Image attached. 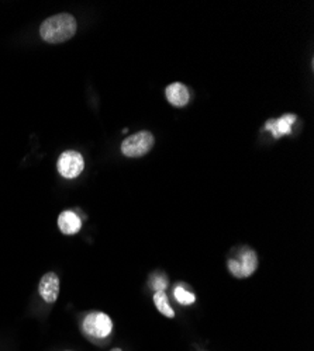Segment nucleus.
Returning a JSON list of instances; mask_svg holds the SVG:
<instances>
[{
	"instance_id": "f257e3e1",
	"label": "nucleus",
	"mask_w": 314,
	"mask_h": 351,
	"mask_svg": "<svg viewBox=\"0 0 314 351\" xmlns=\"http://www.w3.org/2000/svg\"><path fill=\"white\" fill-rule=\"evenodd\" d=\"M77 29L73 16L61 13L48 17L40 27V36L49 44H60L71 40Z\"/></svg>"
},
{
	"instance_id": "f03ea898",
	"label": "nucleus",
	"mask_w": 314,
	"mask_h": 351,
	"mask_svg": "<svg viewBox=\"0 0 314 351\" xmlns=\"http://www.w3.org/2000/svg\"><path fill=\"white\" fill-rule=\"evenodd\" d=\"M258 267V257L255 252L250 248H243L237 259L228 260L230 273L237 278L251 277Z\"/></svg>"
},
{
	"instance_id": "7ed1b4c3",
	"label": "nucleus",
	"mask_w": 314,
	"mask_h": 351,
	"mask_svg": "<svg viewBox=\"0 0 314 351\" xmlns=\"http://www.w3.org/2000/svg\"><path fill=\"white\" fill-rule=\"evenodd\" d=\"M154 146V135L148 131L137 132L128 137L121 144V152L127 157H141Z\"/></svg>"
},
{
	"instance_id": "20e7f679",
	"label": "nucleus",
	"mask_w": 314,
	"mask_h": 351,
	"mask_svg": "<svg viewBox=\"0 0 314 351\" xmlns=\"http://www.w3.org/2000/svg\"><path fill=\"white\" fill-rule=\"evenodd\" d=\"M113 330V322L109 315L92 312L84 320V332L95 339H106Z\"/></svg>"
},
{
	"instance_id": "39448f33",
	"label": "nucleus",
	"mask_w": 314,
	"mask_h": 351,
	"mask_svg": "<svg viewBox=\"0 0 314 351\" xmlns=\"http://www.w3.org/2000/svg\"><path fill=\"white\" fill-rule=\"evenodd\" d=\"M57 168L62 177L75 179L84 172V168H85L84 156L76 151H67L60 156Z\"/></svg>"
},
{
	"instance_id": "423d86ee",
	"label": "nucleus",
	"mask_w": 314,
	"mask_h": 351,
	"mask_svg": "<svg viewBox=\"0 0 314 351\" xmlns=\"http://www.w3.org/2000/svg\"><path fill=\"white\" fill-rule=\"evenodd\" d=\"M38 291L41 298L47 302V304H54L58 300L60 295V278L56 273H47L43 276L40 285H38Z\"/></svg>"
},
{
	"instance_id": "0eeeda50",
	"label": "nucleus",
	"mask_w": 314,
	"mask_h": 351,
	"mask_svg": "<svg viewBox=\"0 0 314 351\" xmlns=\"http://www.w3.org/2000/svg\"><path fill=\"white\" fill-rule=\"evenodd\" d=\"M58 228L64 235H75L81 231L82 221L73 211H64L58 217Z\"/></svg>"
},
{
	"instance_id": "6e6552de",
	"label": "nucleus",
	"mask_w": 314,
	"mask_h": 351,
	"mask_svg": "<svg viewBox=\"0 0 314 351\" xmlns=\"http://www.w3.org/2000/svg\"><path fill=\"white\" fill-rule=\"evenodd\" d=\"M167 100L173 105V107H185L189 103V90L185 85L182 83H171L167 90Z\"/></svg>"
},
{
	"instance_id": "1a4fd4ad",
	"label": "nucleus",
	"mask_w": 314,
	"mask_h": 351,
	"mask_svg": "<svg viewBox=\"0 0 314 351\" xmlns=\"http://www.w3.org/2000/svg\"><path fill=\"white\" fill-rule=\"evenodd\" d=\"M295 121H296V116L287 114V116L280 117L279 120H269L267 122L265 128L272 131L275 138H279V137H282V135H287L292 132V125L295 124Z\"/></svg>"
},
{
	"instance_id": "9d476101",
	"label": "nucleus",
	"mask_w": 314,
	"mask_h": 351,
	"mask_svg": "<svg viewBox=\"0 0 314 351\" xmlns=\"http://www.w3.org/2000/svg\"><path fill=\"white\" fill-rule=\"evenodd\" d=\"M154 304H155L156 309H158L164 316H167V317H173L175 316V312L171 308V305L168 302V296L164 291H156L155 292Z\"/></svg>"
},
{
	"instance_id": "9b49d317",
	"label": "nucleus",
	"mask_w": 314,
	"mask_h": 351,
	"mask_svg": "<svg viewBox=\"0 0 314 351\" xmlns=\"http://www.w3.org/2000/svg\"><path fill=\"white\" fill-rule=\"evenodd\" d=\"M175 298L180 305H192L196 301L195 294L186 291L182 285L175 288Z\"/></svg>"
},
{
	"instance_id": "f8f14e48",
	"label": "nucleus",
	"mask_w": 314,
	"mask_h": 351,
	"mask_svg": "<svg viewBox=\"0 0 314 351\" xmlns=\"http://www.w3.org/2000/svg\"><path fill=\"white\" fill-rule=\"evenodd\" d=\"M152 287H154L156 291H164L165 287H167V281H165L164 278H158V280H155V283H154Z\"/></svg>"
},
{
	"instance_id": "ddd939ff",
	"label": "nucleus",
	"mask_w": 314,
	"mask_h": 351,
	"mask_svg": "<svg viewBox=\"0 0 314 351\" xmlns=\"http://www.w3.org/2000/svg\"><path fill=\"white\" fill-rule=\"evenodd\" d=\"M112 351H123V350H121V348H113Z\"/></svg>"
},
{
	"instance_id": "4468645a",
	"label": "nucleus",
	"mask_w": 314,
	"mask_h": 351,
	"mask_svg": "<svg viewBox=\"0 0 314 351\" xmlns=\"http://www.w3.org/2000/svg\"><path fill=\"white\" fill-rule=\"evenodd\" d=\"M67 351H71V350H67Z\"/></svg>"
}]
</instances>
